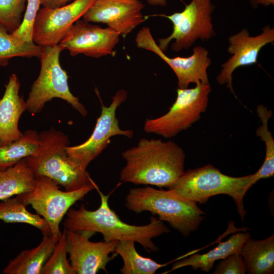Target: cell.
Segmentation results:
<instances>
[{"instance_id":"1","label":"cell","mask_w":274,"mask_h":274,"mask_svg":"<svg viewBox=\"0 0 274 274\" xmlns=\"http://www.w3.org/2000/svg\"><path fill=\"white\" fill-rule=\"evenodd\" d=\"M126 164L120 180L135 185H150L168 189L183 175L186 155L175 142L142 138L135 146L122 154Z\"/></svg>"},{"instance_id":"2","label":"cell","mask_w":274,"mask_h":274,"mask_svg":"<svg viewBox=\"0 0 274 274\" xmlns=\"http://www.w3.org/2000/svg\"><path fill=\"white\" fill-rule=\"evenodd\" d=\"M100 197V205L94 211H89L82 203L78 209L70 208L63 222L64 228L73 231L99 232L104 241H133L142 246L148 252H156L158 248L152 239L170 229L162 221L154 217H150L147 225H132L123 222L112 210L108 203L110 194H103L94 183Z\"/></svg>"},{"instance_id":"3","label":"cell","mask_w":274,"mask_h":274,"mask_svg":"<svg viewBox=\"0 0 274 274\" xmlns=\"http://www.w3.org/2000/svg\"><path fill=\"white\" fill-rule=\"evenodd\" d=\"M125 201L128 210L157 215L184 236L197 230L204 217V213L196 202L170 189L158 190L148 186L131 188Z\"/></svg>"},{"instance_id":"4","label":"cell","mask_w":274,"mask_h":274,"mask_svg":"<svg viewBox=\"0 0 274 274\" xmlns=\"http://www.w3.org/2000/svg\"><path fill=\"white\" fill-rule=\"evenodd\" d=\"M39 134L41 144L34 155L25 157L36 176L48 177L66 191H73L92 183L87 170L77 166L68 156L65 148L68 137L53 127Z\"/></svg>"},{"instance_id":"5","label":"cell","mask_w":274,"mask_h":274,"mask_svg":"<svg viewBox=\"0 0 274 274\" xmlns=\"http://www.w3.org/2000/svg\"><path fill=\"white\" fill-rule=\"evenodd\" d=\"M251 175L233 177L223 174L211 164L184 172L168 189L200 204L219 194H227L234 200L242 221L247 212L244 197L251 188Z\"/></svg>"},{"instance_id":"6","label":"cell","mask_w":274,"mask_h":274,"mask_svg":"<svg viewBox=\"0 0 274 274\" xmlns=\"http://www.w3.org/2000/svg\"><path fill=\"white\" fill-rule=\"evenodd\" d=\"M63 50L59 44L42 47L39 58L40 74L33 82L26 100V111L32 115L39 113L45 104L53 98L65 100L83 117L87 115L84 105L70 90L68 75L60 64L59 56Z\"/></svg>"},{"instance_id":"7","label":"cell","mask_w":274,"mask_h":274,"mask_svg":"<svg viewBox=\"0 0 274 274\" xmlns=\"http://www.w3.org/2000/svg\"><path fill=\"white\" fill-rule=\"evenodd\" d=\"M211 90L210 83H202L192 88H178L176 99L169 111L160 117L147 119L144 131L170 139L188 129L206 111Z\"/></svg>"},{"instance_id":"8","label":"cell","mask_w":274,"mask_h":274,"mask_svg":"<svg viewBox=\"0 0 274 274\" xmlns=\"http://www.w3.org/2000/svg\"><path fill=\"white\" fill-rule=\"evenodd\" d=\"M95 182L79 189L66 191L60 185L44 176H36L35 187L29 192L16 195L26 206L30 204L50 226L51 235L57 241L61 236L59 225L68 210L76 202L95 189Z\"/></svg>"},{"instance_id":"9","label":"cell","mask_w":274,"mask_h":274,"mask_svg":"<svg viewBox=\"0 0 274 274\" xmlns=\"http://www.w3.org/2000/svg\"><path fill=\"white\" fill-rule=\"evenodd\" d=\"M215 8L212 0H191L184 10L171 15H159L169 20L173 25L171 34L159 39L158 46L165 52L171 41V49L179 52L188 49L197 40H208L215 35L212 14Z\"/></svg>"},{"instance_id":"10","label":"cell","mask_w":274,"mask_h":274,"mask_svg":"<svg viewBox=\"0 0 274 274\" xmlns=\"http://www.w3.org/2000/svg\"><path fill=\"white\" fill-rule=\"evenodd\" d=\"M127 97V91L121 89L112 97V102L107 107L101 104V113L90 136L81 144L67 146L66 153L73 162L86 170L89 164L96 158L115 135H123L131 139L134 133L130 129H121L116 112L117 108Z\"/></svg>"},{"instance_id":"11","label":"cell","mask_w":274,"mask_h":274,"mask_svg":"<svg viewBox=\"0 0 274 274\" xmlns=\"http://www.w3.org/2000/svg\"><path fill=\"white\" fill-rule=\"evenodd\" d=\"M135 40L138 48L154 53L171 67L177 77L178 88H187L191 83H209L207 71L212 60L205 48L194 47L192 55L187 57H169L159 48L148 27H143Z\"/></svg>"},{"instance_id":"12","label":"cell","mask_w":274,"mask_h":274,"mask_svg":"<svg viewBox=\"0 0 274 274\" xmlns=\"http://www.w3.org/2000/svg\"><path fill=\"white\" fill-rule=\"evenodd\" d=\"M94 1L74 0L60 7L40 9L33 25V42L42 47L58 45Z\"/></svg>"},{"instance_id":"13","label":"cell","mask_w":274,"mask_h":274,"mask_svg":"<svg viewBox=\"0 0 274 274\" xmlns=\"http://www.w3.org/2000/svg\"><path fill=\"white\" fill-rule=\"evenodd\" d=\"M66 235V250L76 274H95L117 255L114 253L118 241L92 242L89 238L95 233L77 231L64 228Z\"/></svg>"},{"instance_id":"14","label":"cell","mask_w":274,"mask_h":274,"mask_svg":"<svg viewBox=\"0 0 274 274\" xmlns=\"http://www.w3.org/2000/svg\"><path fill=\"white\" fill-rule=\"evenodd\" d=\"M227 52L231 57L222 63L220 72L216 77L220 85H225L234 94L232 86V74L238 67L257 63L261 49L274 41V28L267 25L262 28L260 34L251 36L247 28L231 35L228 38Z\"/></svg>"},{"instance_id":"15","label":"cell","mask_w":274,"mask_h":274,"mask_svg":"<svg viewBox=\"0 0 274 274\" xmlns=\"http://www.w3.org/2000/svg\"><path fill=\"white\" fill-rule=\"evenodd\" d=\"M120 34L107 27L102 28L78 20L58 44L71 55L83 54L93 58L112 54Z\"/></svg>"},{"instance_id":"16","label":"cell","mask_w":274,"mask_h":274,"mask_svg":"<svg viewBox=\"0 0 274 274\" xmlns=\"http://www.w3.org/2000/svg\"><path fill=\"white\" fill-rule=\"evenodd\" d=\"M139 0H95L83 16L88 22L106 24L125 37L145 21Z\"/></svg>"},{"instance_id":"17","label":"cell","mask_w":274,"mask_h":274,"mask_svg":"<svg viewBox=\"0 0 274 274\" xmlns=\"http://www.w3.org/2000/svg\"><path fill=\"white\" fill-rule=\"evenodd\" d=\"M20 87L17 76L12 74L0 99V146L18 140L23 134L19 129L18 123L26 110V104L24 97L19 94Z\"/></svg>"},{"instance_id":"18","label":"cell","mask_w":274,"mask_h":274,"mask_svg":"<svg viewBox=\"0 0 274 274\" xmlns=\"http://www.w3.org/2000/svg\"><path fill=\"white\" fill-rule=\"evenodd\" d=\"M57 241L52 235H43L38 246L22 251L8 262L2 272L4 274H41L42 268L53 252Z\"/></svg>"},{"instance_id":"19","label":"cell","mask_w":274,"mask_h":274,"mask_svg":"<svg viewBox=\"0 0 274 274\" xmlns=\"http://www.w3.org/2000/svg\"><path fill=\"white\" fill-rule=\"evenodd\" d=\"M250 237L249 232L233 234L228 240L219 243L217 247L207 253L195 254L189 258L180 259L181 260L174 263L172 269L164 273L187 266H190L194 270L199 269L209 272L213 267L216 261L223 259L232 253H239L243 244Z\"/></svg>"},{"instance_id":"20","label":"cell","mask_w":274,"mask_h":274,"mask_svg":"<svg viewBox=\"0 0 274 274\" xmlns=\"http://www.w3.org/2000/svg\"><path fill=\"white\" fill-rule=\"evenodd\" d=\"M239 254L246 272L249 274H272L274 272V235L262 240L248 238Z\"/></svg>"},{"instance_id":"21","label":"cell","mask_w":274,"mask_h":274,"mask_svg":"<svg viewBox=\"0 0 274 274\" xmlns=\"http://www.w3.org/2000/svg\"><path fill=\"white\" fill-rule=\"evenodd\" d=\"M36 176L24 158L13 166L0 170V201L31 192Z\"/></svg>"},{"instance_id":"22","label":"cell","mask_w":274,"mask_h":274,"mask_svg":"<svg viewBox=\"0 0 274 274\" xmlns=\"http://www.w3.org/2000/svg\"><path fill=\"white\" fill-rule=\"evenodd\" d=\"M40 144L39 133L35 130L28 129L18 140L0 146V170L6 169L23 158L35 155Z\"/></svg>"},{"instance_id":"23","label":"cell","mask_w":274,"mask_h":274,"mask_svg":"<svg viewBox=\"0 0 274 274\" xmlns=\"http://www.w3.org/2000/svg\"><path fill=\"white\" fill-rule=\"evenodd\" d=\"M133 241H118L114 252L123 261L122 274H154L167 263L160 264L150 258L143 257L136 251Z\"/></svg>"},{"instance_id":"24","label":"cell","mask_w":274,"mask_h":274,"mask_svg":"<svg viewBox=\"0 0 274 274\" xmlns=\"http://www.w3.org/2000/svg\"><path fill=\"white\" fill-rule=\"evenodd\" d=\"M256 112L262 124L257 128L256 134L265 143V156L261 167L251 175V187L258 180L273 177L274 175V140L268 128V122L272 113L262 105L257 106Z\"/></svg>"},{"instance_id":"25","label":"cell","mask_w":274,"mask_h":274,"mask_svg":"<svg viewBox=\"0 0 274 274\" xmlns=\"http://www.w3.org/2000/svg\"><path fill=\"white\" fill-rule=\"evenodd\" d=\"M0 220L8 223H25L39 229L43 235H51L47 222L39 214H34L15 197L0 201Z\"/></svg>"},{"instance_id":"26","label":"cell","mask_w":274,"mask_h":274,"mask_svg":"<svg viewBox=\"0 0 274 274\" xmlns=\"http://www.w3.org/2000/svg\"><path fill=\"white\" fill-rule=\"evenodd\" d=\"M42 47L33 41L26 42L15 37L0 24V66H6L15 57L40 58Z\"/></svg>"},{"instance_id":"27","label":"cell","mask_w":274,"mask_h":274,"mask_svg":"<svg viewBox=\"0 0 274 274\" xmlns=\"http://www.w3.org/2000/svg\"><path fill=\"white\" fill-rule=\"evenodd\" d=\"M66 235L63 229L51 256L44 264L41 274H76L67 259Z\"/></svg>"},{"instance_id":"28","label":"cell","mask_w":274,"mask_h":274,"mask_svg":"<svg viewBox=\"0 0 274 274\" xmlns=\"http://www.w3.org/2000/svg\"><path fill=\"white\" fill-rule=\"evenodd\" d=\"M27 0H0V24L11 33L22 23Z\"/></svg>"},{"instance_id":"29","label":"cell","mask_w":274,"mask_h":274,"mask_svg":"<svg viewBox=\"0 0 274 274\" xmlns=\"http://www.w3.org/2000/svg\"><path fill=\"white\" fill-rule=\"evenodd\" d=\"M40 5V0H27L22 23L19 27L12 33L15 37L26 42L33 41V25Z\"/></svg>"},{"instance_id":"30","label":"cell","mask_w":274,"mask_h":274,"mask_svg":"<svg viewBox=\"0 0 274 274\" xmlns=\"http://www.w3.org/2000/svg\"><path fill=\"white\" fill-rule=\"evenodd\" d=\"M216 266L213 274H244L243 260L239 253H234L222 259Z\"/></svg>"},{"instance_id":"31","label":"cell","mask_w":274,"mask_h":274,"mask_svg":"<svg viewBox=\"0 0 274 274\" xmlns=\"http://www.w3.org/2000/svg\"><path fill=\"white\" fill-rule=\"evenodd\" d=\"M72 0H40L41 5L44 8H56L65 6Z\"/></svg>"},{"instance_id":"32","label":"cell","mask_w":274,"mask_h":274,"mask_svg":"<svg viewBox=\"0 0 274 274\" xmlns=\"http://www.w3.org/2000/svg\"><path fill=\"white\" fill-rule=\"evenodd\" d=\"M168 0H147V3L154 6H165Z\"/></svg>"},{"instance_id":"33","label":"cell","mask_w":274,"mask_h":274,"mask_svg":"<svg viewBox=\"0 0 274 274\" xmlns=\"http://www.w3.org/2000/svg\"><path fill=\"white\" fill-rule=\"evenodd\" d=\"M257 4L258 6L261 5L264 6H268L269 5H274V0H257Z\"/></svg>"},{"instance_id":"34","label":"cell","mask_w":274,"mask_h":274,"mask_svg":"<svg viewBox=\"0 0 274 274\" xmlns=\"http://www.w3.org/2000/svg\"><path fill=\"white\" fill-rule=\"evenodd\" d=\"M250 2L252 7L254 8L257 7V0H250Z\"/></svg>"}]
</instances>
